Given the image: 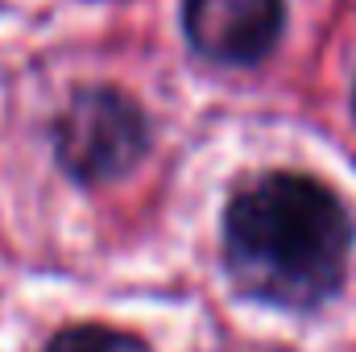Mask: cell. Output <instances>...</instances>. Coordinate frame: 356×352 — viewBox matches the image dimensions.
<instances>
[{
  "label": "cell",
  "mask_w": 356,
  "mask_h": 352,
  "mask_svg": "<svg viewBox=\"0 0 356 352\" xmlns=\"http://www.w3.org/2000/svg\"><path fill=\"white\" fill-rule=\"evenodd\" d=\"M224 273L266 307L315 311L340 294L353 257V216L307 175H261L224 207Z\"/></svg>",
  "instance_id": "obj_1"
},
{
  "label": "cell",
  "mask_w": 356,
  "mask_h": 352,
  "mask_svg": "<svg viewBox=\"0 0 356 352\" xmlns=\"http://www.w3.org/2000/svg\"><path fill=\"white\" fill-rule=\"evenodd\" d=\"M54 154L75 182L124 178L149 154V120L133 95L116 88L75 91L54 125Z\"/></svg>",
  "instance_id": "obj_2"
},
{
  "label": "cell",
  "mask_w": 356,
  "mask_h": 352,
  "mask_svg": "<svg viewBox=\"0 0 356 352\" xmlns=\"http://www.w3.org/2000/svg\"><path fill=\"white\" fill-rule=\"evenodd\" d=\"M286 4L282 0H186L182 29L186 42L228 67L261 63L282 38Z\"/></svg>",
  "instance_id": "obj_3"
},
{
  "label": "cell",
  "mask_w": 356,
  "mask_h": 352,
  "mask_svg": "<svg viewBox=\"0 0 356 352\" xmlns=\"http://www.w3.org/2000/svg\"><path fill=\"white\" fill-rule=\"evenodd\" d=\"M42 352H154L141 336L108 328V323H75L63 328L58 336H50V344Z\"/></svg>",
  "instance_id": "obj_4"
}]
</instances>
